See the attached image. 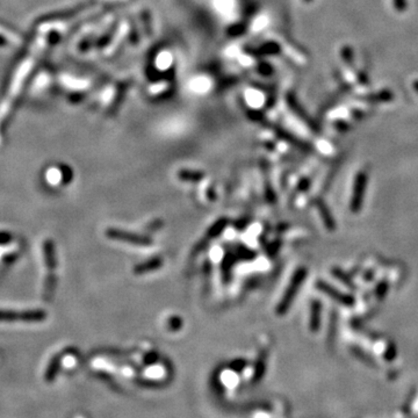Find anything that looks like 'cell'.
<instances>
[{
	"mask_svg": "<svg viewBox=\"0 0 418 418\" xmlns=\"http://www.w3.org/2000/svg\"><path fill=\"white\" fill-rule=\"evenodd\" d=\"M306 276H307V270L304 268H298V271L295 272V274L293 276V278H292L290 282V286H288L287 290L284 292L282 300H281V302L278 304V308H276V314H278V315H284V314L290 309L295 295H296L298 290H300L301 284H304Z\"/></svg>",
	"mask_w": 418,
	"mask_h": 418,
	"instance_id": "cell-1",
	"label": "cell"
},
{
	"mask_svg": "<svg viewBox=\"0 0 418 418\" xmlns=\"http://www.w3.org/2000/svg\"><path fill=\"white\" fill-rule=\"evenodd\" d=\"M367 186V174L365 172H359L356 176L354 185H353V192L351 202H350V208L352 212H358L360 208L362 206L364 196H365Z\"/></svg>",
	"mask_w": 418,
	"mask_h": 418,
	"instance_id": "cell-2",
	"label": "cell"
},
{
	"mask_svg": "<svg viewBox=\"0 0 418 418\" xmlns=\"http://www.w3.org/2000/svg\"><path fill=\"white\" fill-rule=\"evenodd\" d=\"M106 235L112 240H122V242L138 245V246H148V245L152 244V240L146 236L135 235V234H130L118 229H108Z\"/></svg>",
	"mask_w": 418,
	"mask_h": 418,
	"instance_id": "cell-3",
	"label": "cell"
},
{
	"mask_svg": "<svg viewBox=\"0 0 418 418\" xmlns=\"http://www.w3.org/2000/svg\"><path fill=\"white\" fill-rule=\"evenodd\" d=\"M316 286H317V290L323 292V293H326V295H329V296H331V298H334V300H336L342 304L352 306L353 304H354V298H353L351 295L342 293V292L336 290V288H334L332 286H330L329 284L324 282V281L322 280L317 281Z\"/></svg>",
	"mask_w": 418,
	"mask_h": 418,
	"instance_id": "cell-4",
	"label": "cell"
},
{
	"mask_svg": "<svg viewBox=\"0 0 418 418\" xmlns=\"http://www.w3.org/2000/svg\"><path fill=\"white\" fill-rule=\"evenodd\" d=\"M46 317V314L42 312H6L0 310V320H41Z\"/></svg>",
	"mask_w": 418,
	"mask_h": 418,
	"instance_id": "cell-5",
	"label": "cell"
},
{
	"mask_svg": "<svg viewBox=\"0 0 418 418\" xmlns=\"http://www.w3.org/2000/svg\"><path fill=\"white\" fill-rule=\"evenodd\" d=\"M162 264H163V262H162L160 258L151 259V260H149V262H143V264H140V265L136 266L135 273H138V274H142V273L154 271V270L160 268Z\"/></svg>",
	"mask_w": 418,
	"mask_h": 418,
	"instance_id": "cell-6",
	"label": "cell"
},
{
	"mask_svg": "<svg viewBox=\"0 0 418 418\" xmlns=\"http://www.w3.org/2000/svg\"><path fill=\"white\" fill-rule=\"evenodd\" d=\"M317 208H318V210L320 212V216H322L324 224H326V228L329 230L336 229V223H334L332 216H331L329 209L326 208V204H324L322 201H318V202H317Z\"/></svg>",
	"mask_w": 418,
	"mask_h": 418,
	"instance_id": "cell-7",
	"label": "cell"
},
{
	"mask_svg": "<svg viewBox=\"0 0 418 418\" xmlns=\"http://www.w3.org/2000/svg\"><path fill=\"white\" fill-rule=\"evenodd\" d=\"M310 315V330L317 331L320 324V304L318 301H314L312 304Z\"/></svg>",
	"mask_w": 418,
	"mask_h": 418,
	"instance_id": "cell-8",
	"label": "cell"
},
{
	"mask_svg": "<svg viewBox=\"0 0 418 418\" xmlns=\"http://www.w3.org/2000/svg\"><path fill=\"white\" fill-rule=\"evenodd\" d=\"M394 98V94H392V91H382V92H378L376 94H370L368 96H365L366 102H388L392 100Z\"/></svg>",
	"mask_w": 418,
	"mask_h": 418,
	"instance_id": "cell-9",
	"label": "cell"
},
{
	"mask_svg": "<svg viewBox=\"0 0 418 418\" xmlns=\"http://www.w3.org/2000/svg\"><path fill=\"white\" fill-rule=\"evenodd\" d=\"M179 178L182 180H186V182H199L204 178V174L201 172L185 170L179 172Z\"/></svg>",
	"mask_w": 418,
	"mask_h": 418,
	"instance_id": "cell-10",
	"label": "cell"
},
{
	"mask_svg": "<svg viewBox=\"0 0 418 418\" xmlns=\"http://www.w3.org/2000/svg\"><path fill=\"white\" fill-rule=\"evenodd\" d=\"M342 58L346 64L348 66H352L353 63H354V57H353V50L351 49V46H343V49H342Z\"/></svg>",
	"mask_w": 418,
	"mask_h": 418,
	"instance_id": "cell-11",
	"label": "cell"
},
{
	"mask_svg": "<svg viewBox=\"0 0 418 418\" xmlns=\"http://www.w3.org/2000/svg\"><path fill=\"white\" fill-rule=\"evenodd\" d=\"M388 290V284L384 281V282H381L379 286H378V290H376V293H378V296L379 298H384V296L387 293Z\"/></svg>",
	"mask_w": 418,
	"mask_h": 418,
	"instance_id": "cell-12",
	"label": "cell"
},
{
	"mask_svg": "<svg viewBox=\"0 0 418 418\" xmlns=\"http://www.w3.org/2000/svg\"><path fill=\"white\" fill-rule=\"evenodd\" d=\"M392 2H394V7L398 12H403V10H406V0H392Z\"/></svg>",
	"mask_w": 418,
	"mask_h": 418,
	"instance_id": "cell-13",
	"label": "cell"
},
{
	"mask_svg": "<svg viewBox=\"0 0 418 418\" xmlns=\"http://www.w3.org/2000/svg\"><path fill=\"white\" fill-rule=\"evenodd\" d=\"M308 185H309L308 180H304V182H301V186H302L301 190H308V187H309Z\"/></svg>",
	"mask_w": 418,
	"mask_h": 418,
	"instance_id": "cell-14",
	"label": "cell"
},
{
	"mask_svg": "<svg viewBox=\"0 0 418 418\" xmlns=\"http://www.w3.org/2000/svg\"><path fill=\"white\" fill-rule=\"evenodd\" d=\"M412 88H414V90H415V91L417 92V94H418V79H416V80H414Z\"/></svg>",
	"mask_w": 418,
	"mask_h": 418,
	"instance_id": "cell-15",
	"label": "cell"
},
{
	"mask_svg": "<svg viewBox=\"0 0 418 418\" xmlns=\"http://www.w3.org/2000/svg\"><path fill=\"white\" fill-rule=\"evenodd\" d=\"M304 2H310V0H304Z\"/></svg>",
	"mask_w": 418,
	"mask_h": 418,
	"instance_id": "cell-16",
	"label": "cell"
}]
</instances>
